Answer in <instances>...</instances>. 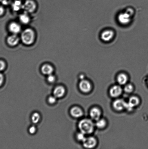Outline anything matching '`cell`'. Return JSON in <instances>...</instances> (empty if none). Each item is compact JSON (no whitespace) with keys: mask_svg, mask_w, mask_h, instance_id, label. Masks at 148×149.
<instances>
[{"mask_svg":"<svg viewBox=\"0 0 148 149\" xmlns=\"http://www.w3.org/2000/svg\"><path fill=\"white\" fill-rule=\"evenodd\" d=\"M41 70L43 74L49 75L52 74L54 69L51 65L48 64H46L42 66Z\"/></svg>","mask_w":148,"mask_h":149,"instance_id":"cell-17","label":"cell"},{"mask_svg":"<svg viewBox=\"0 0 148 149\" xmlns=\"http://www.w3.org/2000/svg\"><path fill=\"white\" fill-rule=\"evenodd\" d=\"M9 31L12 34H17L21 32V27L19 23L16 22H12L8 25Z\"/></svg>","mask_w":148,"mask_h":149,"instance_id":"cell-6","label":"cell"},{"mask_svg":"<svg viewBox=\"0 0 148 149\" xmlns=\"http://www.w3.org/2000/svg\"><path fill=\"white\" fill-rule=\"evenodd\" d=\"M4 12H5V9L3 6L0 5V17L2 16L4 14Z\"/></svg>","mask_w":148,"mask_h":149,"instance_id":"cell-29","label":"cell"},{"mask_svg":"<svg viewBox=\"0 0 148 149\" xmlns=\"http://www.w3.org/2000/svg\"><path fill=\"white\" fill-rule=\"evenodd\" d=\"M126 104L127 103L122 99H117L113 103V107L117 111L123 110L125 109Z\"/></svg>","mask_w":148,"mask_h":149,"instance_id":"cell-9","label":"cell"},{"mask_svg":"<svg viewBox=\"0 0 148 149\" xmlns=\"http://www.w3.org/2000/svg\"><path fill=\"white\" fill-rule=\"evenodd\" d=\"M35 38V33L33 29L30 28L25 29L22 32L20 36L22 42L26 45L32 44L34 43Z\"/></svg>","mask_w":148,"mask_h":149,"instance_id":"cell-1","label":"cell"},{"mask_svg":"<svg viewBox=\"0 0 148 149\" xmlns=\"http://www.w3.org/2000/svg\"><path fill=\"white\" fill-rule=\"evenodd\" d=\"M140 103L139 99L136 96H132L129 99L128 103L126 104L125 109L129 111H131L133 108L138 106Z\"/></svg>","mask_w":148,"mask_h":149,"instance_id":"cell-4","label":"cell"},{"mask_svg":"<svg viewBox=\"0 0 148 149\" xmlns=\"http://www.w3.org/2000/svg\"><path fill=\"white\" fill-rule=\"evenodd\" d=\"M90 116L94 120H98L100 119L101 116V111L98 108H92L90 111Z\"/></svg>","mask_w":148,"mask_h":149,"instance_id":"cell-13","label":"cell"},{"mask_svg":"<svg viewBox=\"0 0 148 149\" xmlns=\"http://www.w3.org/2000/svg\"><path fill=\"white\" fill-rule=\"evenodd\" d=\"M71 114L74 117L79 118L83 115V112L80 108L77 107H74L70 110Z\"/></svg>","mask_w":148,"mask_h":149,"instance_id":"cell-16","label":"cell"},{"mask_svg":"<svg viewBox=\"0 0 148 149\" xmlns=\"http://www.w3.org/2000/svg\"><path fill=\"white\" fill-rule=\"evenodd\" d=\"M23 2L19 0H14L12 3L11 7L14 11H18L22 9Z\"/></svg>","mask_w":148,"mask_h":149,"instance_id":"cell-15","label":"cell"},{"mask_svg":"<svg viewBox=\"0 0 148 149\" xmlns=\"http://www.w3.org/2000/svg\"><path fill=\"white\" fill-rule=\"evenodd\" d=\"M81 132L85 134H89L93 132L94 129V123L89 119H83L79 122L78 125Z\"/></svg>","mask_w":148,"mask_h":149,"instance_id":"cell-2","label":"cell"},{"mask_svg":"<svg viewBox=\"0 0 148 149\" xmlns=\"http://www.w3.org/2000/svg\"><path fill=\"white\" fill-rule=\"evenodd\" d=\"M6 63L4 61L0 60V71L4 70L6 68Z\"/></svg>","mask_w":148,"mask_h":149,"instance_id":"cell-25","label":"cell"},{"mask_svg":"<svg viewBox=\"0 0 148 149\" xmlns=\"http://www.w3.org/2000/svg\"><path fill=\"white\" fill-rule=\"evenodd\" d=\"M122 93V89L118 86H114L110 89V95L113 97H117L120 96Z\"/></svg>","mask_w":148,"mask_h":149,"instance_id":"cell-12","label":"cell"},{"mask_svg":"<svg viewBox=\"0 0 148 149\" xmlns=\"http://www.w3.org/2000/svg\"><path fill=\"white\" fill-rule=\"evenodd\" d=\"M20 38L17 34H12L8 36L7 39V44L11 47L17 46L19 42Z\"/></svg>","mask_w":148,"mask_h":149,"instance_id":"cell-7","label":"cell"},{"mask_svg":"<svg viewBox=\"0 0 148 149\" xmlns=\"http://www.w3.org/2000/svg\"><path fill=\"white\" fill-rule=\"evenodd\" d=\"M3 76L2 75V74H0V86L2 84L3 81Z\"/></svg>","mask_w":148,"mask_h":149,"instance_id":"cell-30","label":"cell"},{"mask_svg":"<svg viewBox=\"0 0 148 149\" xmlns=\"http://www.w3.org/2000/svg\"><path fill=\"white\" fill-rule=\"evenodd\" d=\"M19 1H23V0H19Z\"/></svg>","mask_w":148,"mask_h":149,"instance_id":"cell-31","label":"cell"},{"mask_svg":"<svg viewBox=\"0 0 148 149\" xmlns=\"http://www.w3.org/2000/svg\"><path fill=\"white\" fill-rule=\"evenodd\" d=\"M55 77L52 74H49L47 77V80L49 83H53L55 81Z\"/></svg>","mask_w":148,"mask_h":149,"instance_id":"cell-26","label":"cell"},{"mask_svg":"<svg viewBox=\"0 0 148 149\" xmlns=\"http://www.w3.org/2000/svg\"><path fill=\"white\" fill-rule=\"evenodd\" d=\"M56 97L54 96H50L48 99V102L51 104H53L56 103Z\"/></svg>","mask_w":148,"mask_h":149,"instance_id":"cell-27","label":"cell"},{"mask_svg":"<svg viewBox=\"0 0 148 149\" xmlns=\"http://www.w3.org/2000/svg\"><path fill=\"white\" fill-rule=\"evenodd\" d=\"M133 87L131 84H129L125 86L124 88V90L126 93H131L133 91Z\"/></svg>","mask_w":148,"mask_h":149,"instance_id":"cell-22","label":"cell"},{"mask_svg":"<svg viewBox=\"0 0 148 149\" xmlns=\"http://www.w3.org/2000/svg\"><path fill=\"white\" fill-rule=\"evenodd\" d=\"M65 90L62 86H59L56 88L54 91V95L56 98L61 97L64 95Z\"/></svg>","mask_w":148,"mask_h":149,"instance_id":"cell-14","label":"cell"},{"mask_svg":"<svg viewBox=\"0 0 148 149\" xmlns=\"http://www.w3.org/2000/svg\"><path fill=\"white\" fill-rule=\"evenodd\" d=\"M79 88L83 93H88L90 91L91 85L90 83L86 80H82L79 84Z\"/></svg>","mask_w":148,"mask_h":149,"instance_id":"cell-8","label":"cell"},{"mask_svg":"<svg viewBox=\"0 0 148 149\" xmlns=\"http://www.w3.org/2000/svg\"><path fill=\"white\" fill-rule=\"evenodd\" d=\"M96 126L97 127L99 128H103L105 127L106 125V122L105 120L103 119H99L97 121Z\"/></svg>","mask_w":148,"mask_h":149,"instance_id":"cell-20","label":"cell"},{"mask_svg":"<svg viewBox=\"0 0 148 149\" xmlns=\"http://www.w3.org/2000/svg\"><path fill=\"white\" fill-rule=\"evenodd\" d=\"M131 16L127 12L121 13L118 16V20L122 24H127L130 22L131 20Z\"/></svg>","mask_w":148,"mask_h":149,"instance_id":"cell-10","label":"cell"},{"mask_svg":"<svg viewBox=\"0 0 148 149\" xmlns=\"http://www.w3.org/2000/svg\"></svg>","mask_w":148,"mask_h":149,"instance_id":"cell-32","label":"cell"},{"mask_svg":"<svg viewBox=\"0 0 148 149\" xmlns=\"http://www.w3.org/2000/svg\"><path fill=\"white\" fill-rule=\"evenodd\" d=\"M84 147L87 148H92L96 145L97 141L94 137H90L85 138L83 141Z\"/></svg>","mask_w":148,"mask_h":149,"instance_id":"cell-5","label":"cell"},{"mask_svg":"<svg viewBox=\"0 0 148 149\" xmlns=\"http://www.w3.org/2000/svg\"><path fill=\"white\" fill-rule=\"evenodd\" d=\"M36 131V128L34 126H32L30 127L29 129V132L30 134H34L35 133Z\"/></svg>","mask_w":148,"mask_h":149,"instance_id":"cell-28","label":"cell"},{"mask_svg":"<svg viewBox=\"0 0 148 149\" xmlns=\"http://www.w3.org/2000/svg\"><path fill=\"white\" fill-rule=\"evenodd\" d=\"M117 80L119 84L124 85L127 83L128 78L126 74L122 73L119 74L117 77Z\"/></svg>","mask_w":148,"mask_h":149,"instance_id":"cell-19","label":"cell"},{"mask_svg":"<svg viewBox=\"0 0 148 149\" xmlns=\"http://www.w3.org/2000/svg\"><path fill=\"white\" fill-rule=\"evenodd\" d=\"M12 0H0V3L3 6H8L11 4Z\"/></svg>","mask_w":148,"mask_h":149,"instance_id":"cell-24","label":"cell"},{"mask_svg":"<svg viewBox=\"0 0 148 149\" xmlns=\"http://www.w3.org/2000/svg\"><path fill=\"white\" fill-rule=\"evenodd\" d=\"M36 8L37 4L33 0H26L23 3L22 9L28 14L34 12Z\"/></svg>","mask_w":148,"mask_h":149,"instance_id":"cell-3","label":"cell"},{"mask_svg":"<svg viewBox=\"0 0 148 149\" xmlns=\"http://www.w3.org/2000/svg\"><path fill=\"white\" fill-rule=\"evenodd\" d=\"M32 120L34 124L38 123L40 119V115L37 112H35L33 114L32 116Z\"/></svg>","mask_w":148,"mask_h":149,"instance_id":"cell-21","label":"cell"},{"mask_svg":"<svg viewBox=\"0 0 148 149\" xmlns=\"http://www.w3.org/2000/svg\"><path fill=\"white\" fill-rule=\"evenodd\" d=\"M77 138L79 141H82L83 142L86 138V137L85 136V134L81 132L78 134L77 135Z\"/></svg>","mask_w":148,"mask_h":149,"instance_id":"cell-23","label":"cell"},{"mask_svg":"<svg viewBox=\"0 0 148 149\" xmlns=\"http://www.w3.org/2000/svg\"><path fill=\"white\" fill-rule=\"evenodd\" d=\"M20 22L24 24H27L30 22V19L28 13L24 12L20 15L19 17Z\"/></svg>","mask_w":148,"mask_h":149,"instance_id":"cell-18","label":"cell"},{"mask_svg":"<svg viewBox=\"0 0 148 149\" xmlns=\"http://www.w3.org/2000/svg\"><path fill=\"white\" fill-rule=\"evenodd\" d=\"M114 36L112 31L107 30L103 32L101 34V38L105 42H109L113 39Z\"/></svg>","mask_w":148,"mask_h":149,"instance_id":"cell-11","label":"cell"}]
</instances>
